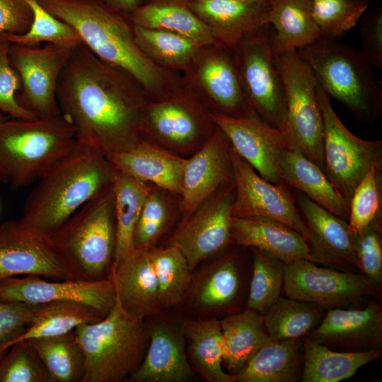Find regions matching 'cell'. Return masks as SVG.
Segmentation results:
<instances>
[{
  "label": "cell",
  "mask_w": 382,
  "mask_h": 382,
  "mask_svg": "<svg viewBox=\"0 0 382 382\" xmlns=\"http://www.w3.org/2000/svg\"><path fill=\"white\" fill-rule=\"evenodd\" d=\"M356 1H361V2H363V3H366V4H369V3L371 1V0H356Z\"/></svg>",
  "instance_id": "57"
},
{
  "label": "cell",
  "mask_w": 382,
  "mask_h": 382,
  "mask_svg": "<svg viewBox=\"0 0 382 382\" xmlns=\"http://www.w3.org/2000/svg\"><path fill=\"white\" fill-rule=\"evenodd\" d=\"M318 94L323 120L324 172L349 204L365 175L373 168L382 171V140L354 135L337 117L319 83Z\"/></svg>",
  "instance_id": "10"
},
{
  "label": "cell",
  "mask_w": 382,
  "mask_h": 382,
  "mask_svg": "<svg viewBox=\"0 0 382 382\" xmlns=\"http://www.w3.org/2000/svg\"><path fill=\"white\" fill-rule=\"evenodd\" d=\"M112 187L115 219L114 264L125 257L134 248V231L150 188L146 183L116 169Z\"/></svg>",
  "instance_id": "36"
},
{
  "label": "cell",
  "mask_w": 382,
  "mask_h": 382,
  "mask_svg": "<svg viewBox=\"0 0 382 382\" xmlns=\"http://www.w3.org/2000/svg\"><path fill=\"white\" fill-rule=\"evenodd\" d=\"M282 181L334 215L348 221L349 204L328 178L325 172L289 145L282 152L279 162Z\"/></svg>",
  "instance_id": "29"
},
{
  "label": "cell",
  "mask_w": 382,
  "mask_h": 382,
  "mask_svg": "<svg viewBox=\"0 0 382 382\" xmlns=\"http://www.w3.org/2000/svg\"><path fill=\"white\" fill-rule=\"evenodd\" d=\"M368 6L356 0H311L313 18L321 36L334 40L353 28Z\"/></svg>",
  "instance_id": "44"
},
{
  "label": "cell",
  "mask_w": 382,
  "mask_h": 382,
  "mask_svg": "<svg viewBox=\"0 0 382 382\" xmlns=\"http://www.w3.org/2000/svg\"><path fill=\"white\" fill-rule=\"evenodd\" d=\"M308 336L338 352H362L381 349V305L370 301L362 308L328 309Z\"/></svg>",
  "instance_id": "20"
},
{
  "label": "cell",
  "mask_w": 382,
  "mask_h": 382,
  "mask_svg": "<svg viewBox=\"0 0 382 382\" xmlns=\"http://www.w3.org/2000/svg\"><path fill=\"white\" fill-rule=\"evenodd\" d=\"M251 249L253 270L246 308L263 315L280 296L284 263L258 249Z\"/></svg>",
  "instance_id": "42"
},
{
  "label": "cell",
  "mask_w": 382,
  "mask_h": 382,
  "mask_svg": "<svg viewBox=\"0 0 382 382\" xmlns=\"http://www.w3.org/2000/svg\"><path fill=\"white\" fill-rule=\"evenodd\" d=\"M296 51L328 97L356 120L371 125L381 117V83L361 50L320 37Z\"/></svg>",
  "instance_id": "6"
},
{
  "label": "cell",
  "mask_w": 382,
  "mask_h": 382,
  "mask_svg": "<svg viewBox=\"0 0 382 382\" xmlns=\"http://www.w3.org/2000/svg\"><path fill=\"white\" fill-rule=\"evenodd\" d=\"M382 216V171L371 168L359 183L349 200L348 224L354 234Z\"/></svg>",
  "instance_id": "46"
},
{
  "label": "cell",
  "mask_w": 382,
  "mask_h": 382,
  "mask_svg": "<svg viewBox=\"0 0 382 382\" xmlns=\"http://www.w3.org/2000/svg\"><path fill=\"white\" fill-rule=\"evenodd\" d=\"M180 328L194 372L207 382H234L233 375L223 369L224 342L219 319L186 320Z\"/></svg>",
  "instance_id": "30"
},
{
  "label": "cell",
  "mask_w": 382,
  "mask_h": 382,
  "mask_svg": "<svg viewBox=\"0 0 382 382\" xmlns=\"http://www.w3.org/2000/svg\"><path fill=\"white\" fill-rule=\"evenodd\" d=\"M39 304L0 300V345L10 343L25 332Z\"/></svg>",
  "instance_id": "50"
},
{
  "label": "cell",
  "mask_w": 382,
  "mask_h": 382,
  "mask_svg": "<svg viewBox=\"0 0 382 382\" xmlns=\"http://www.w3.org/2000/svg\"><path fill=\"white\" fill-rule=\"evenodd\" d=\"M266 23L274 30V52L297 50L322 37L313 18L311 0H271Z\"/></svg>",
  "instance_id": "35"
},
{
  "label": "cell",
  "mask_w": 382,
  "mask_h": 382,
  "mask_svg": "<svg viewBox=\"0 0 382 382\" xmlns=\"http://www.w3.org/2000/svg\"><path fill=\"white\" fill-rule=\"evenodd\" d=\"M10 43L0 37V112L12 118L35 119L17 100L21 89L20 76L9 58Z\"/></svg>",
  "instance_id": "48"
},
{
  "label": "cell",
  "mask_w": 382,
  "mask_h": 382,
  "mask_svg": "<svg viewBox=\"0 0 382 382\" xmlns=\"http://www.w3.org/2000/svg\"><path fill=\"white\" fill-rule=\"evenodd\" d=\"M129 15L134 25L174 32L203 45H218L187 0H145Z\"/></svg>",
  "instance_id": "32"
},
{
  "label": "cell",
  "mask_w": 382,
  "mask_h": 382,
  "mask_svg": "<svg viewBox=\"0 0 382 382\" xmlns=\"http://www.w3.org/2000/svg\"><path fill=\"white\" fill-rule=\"evenodd\" d=\"M231 244L258 249L284 264L303 259L315 262L308 243L299 232L270 218L232 216Z\"/></svg>",
  "instance_id": "26"
},
{
  "label": "cell",
  "mask_w": 382,
  "mask_h": 382,
  "mask_svg": "<svg viewBox=\"0 0 382 382\" xmlns=\"http://www.w3.org/2000/svg\"><path fill=\"white\" fill-rule=\"evenodd\" d=\"M54 17L69 25L81 42L102 60L132 75L151 100L182 88L180 73L152 62L138 46L130 15L101 0H40Z\"/></svg>",
  "instance_id": "2"
},
{
  "label": "cell",
  "mask_w": 382,
  "mask_h": 382,
  "mask_svg": "<svg viewBox=\"0 0 382 382\" xmlns=\"http://www.w3.org/2000/svg\"><path fill=\"white\" fill-rule=\"evenodd\" d=\"M220 320L224 342L223 364L235 375L269 340L263 315L246 308Z\"/></svg>",
  "instance_id": "33"
},
{
  "label": "cell",
  "mask_w": 382,
  "mask_h": 382,
  "mask_svg": "<svg viewBox=\"0 0 382 382\" xmlns=\"http://www.w3.org/2000/svg\"><path fill=\"white\" fill-rule=\"evenodd\" d=\"M150 341L137 369L126 382H185L194 376L180 328L163 320H149Z\"/></svg>",
  "instance_id": "24"
},
{
  "label": "cell",
  "mask_w": 382,
  "mask_h": 382,
  "mask_svg": "<svg viewBox=\"0 0 382 382\" xmlns=\"http://www.w3.org/2000/svg\"><path fill=\"white\" fill-rule=\"evenodd\" d=\"M28 340L52 382H81L85 371V357L74 330Z\"/></svg>",
  "instance_id": "39"
},
{
  "label": "cell",
  "mask_w": 382,
  "mask_h": 382,
  "mask_svg": "<svg viewBox=\"0 0 382 382\" xmlns=\"http://www.w3.org/2000/svg\"><path fill=\"white\" fill-rule=\"evenodd\" d=\"M303 364L302 338L270 340L233 375L234 382H296Z\"/></svg>",
  "instance_id": "31"
},
{
  "label": "cell",
  "mask_w": 382,
  "mask_h": 382,
  "mask_svg": "<svg viewBox=\"0 0 382 382\" xmlns=\"http://www.w3.org/2000/svg\"><path fill=\"white\" fill-rule=\"evenodd\" d=\"M235 197L233 180L222 185L182 220L168 244L183 253L192 272L206 259L231 245V220Z\"/></svg>",
  "instance_id": "14"
},
{
  "label": "cell",
  "mask_w": 382,
  "mask_h": 382,
  "mask_svg": "<svg viewBox=\"0 0 382 382\" xmlns=\"http://www.w3.org/2000/svg\"><path fill=\"white\" fill-rule=\"evenodd\" d=\"M166 204L161 197L149 192L143 204L134 233V247L151 248L164 232L168 221Z\"/></svg>",
  "instance_id": "49"
},
{
  "label": "cell",
  "mask_w": 382,
  "mask_h": 382,
  "mask_svg": "<svg viewBox=\"0 0 382 382\" xmlns=\"http://www.w3.org/2000/svg\"><path fill=\"white\" fill-rule=\"evenodd\" d=\"M241 286V271L236 256L224 254L192 274L183 302H189L207 318H217L233 307Z\"/></svg>",
  "instance_id": "25"
},
{
  "label": "cell",
  "mask_w": 382,
  "mask_h": 382,
  "mask_svg": "<svg viewBox=\"0 0 382 382\" xmlns=\"http://www.w3.org/2000/svg\"><path fill=\"white\" fill-rule=\"evenodd\" d=\"M0 382H52L28 340L13 343L0 359Z\"/></svg>",
  "instance_id": "45"
},
{
  "label": "cell",
  "mask_w": 382,
  "mask_h": 382,
  "mask_svg": "<svg viewBox=\"0 0 382 382\" xmlns=\"http://www.w3.org/2000/svg\"><path fill=\"white\" fill-rule=\"evenodd\" d=\"M274 62L285 95L283 134L289 145L324 171L323 120L318 81L296 50L274 52Z\"/></svg>",
  "instance_id": "8"
},
{
  "label": "cell",
  "mask_w": 382,
  "mask_h": 382,
  "mask_svg": "<svg viewBox=\"0 0 382 382\" xmlns=\"http://www.w3.org/2000/svg\"><path fill=\"white\" fill-rule=\"evenodd\" d=\"M8 347L6 344L0 345V359L7 352Z\"/></svg>",
  "instance_id": "55"
},
{
  "label": "cell",
  "mask_w": 382,
  "mask_h": 382,
  "mask_svg": "<svg viewBox=\"0 0 382 382\" xmlns=\"http://www.w3.org/2000/svg\"><path fill=\"white\" fill-rule=\"evenodd\" d=\"M76 142L74 126L62 113L35 119L6 118L0 124V182L12 190L37 183Z\"/></svg>",
  "instance_id": "4"
},
{
  "label": "cell",
  "mask_w": 382,
  "mask_h": 382,
  "mask_svg": "<svg viewBox=\"0 0 382 382\" xmlns=\"http://www.w3.org/2000/svg\"><path fill=\"white\" fill-rule=\"evenodd\" d=\"M230 156L235 185L232 216L279 221L299 232L309 245L308 227L288 186L262 178L232 147Z\"/></svg>",
  "instance_id": "15"
},
{
  "label": "cell",
  "mask_w": 382,
  "mask_h": 382,
  "mask_svg": "<svg viewBox=\"0 0 382 382\" xmlns=\"http://www.w3.org/2000/svg\"><path fill=\"white\" fill-rule=\"evenodd\" d=\"M56 96L77 139L105 155L127 150L143 137L151 100L146 91L132 75L102 60L82 42L61 71Z\"/></svg>",
  "instance_id": "1"
},
{
  "label": "cell",
  "mask_w": 382,
  "mask_h": 382,
  "mask_svg": "<svg viewBox=\"0 0 382 382\" xmlns=\"http://www.w3.org/2000/svg\"><path fill=\"white\" fill-rule=\"evenodd\" d=\"M33 13L28 32L22 35L4 33L0 37L11 44L37 46L41 42L80 43L81 40L69 25L52 15L40 0H25Z\"/></svg>",
  "instance_id": "43"
},
{
  "label": "cell",
  "mask_w": 382,
  "mask_h": 382,
  "mask_svg": "<svg viewBox=\"0 0 382 382\" xmlns=\"http://www.w3.org/2000/svg\"><path fill=\"white\" fill-rule=\"evenodd\" d=\"M150 248L134 247L112 265L110 279L122 309L136 318L155 317L162 309Z\"/></svg>",
  "instance_id": "23"
},
{
  "label": "cell",
  "mask_w": 382,
  "mask_h": 382,
  "mask_svg": "<svg viewBox=\"0 0 382 382\" xmlns=\"http://www.w3.org/2000/svg\"><path fill=\"white\" fill-rule=\"evenodd\" d=\"M283 290L286 297L314 304L323 311L362 308L377 293L359 272L320 267L305 259L284 264Z\"/></svg>",
  "instance_id": "12"
},
{
  "label": "cell",
  "mask_w": 382,
  "mask_h": 382,
  "mask_svg": "<svg viewBox=\"0 0 382 382\" xmlns=\"http://www.w3.org/2000/svg\"><path fill=\"white\" fill-rule=\"evenodd\" d=\"M183 87L210 113L246 116L250 106L229 50L219 45L202 46L180 72Z\"/></svg>",
  "instance_id": "11"
},
{
  "label": "cell",
  "mask_w": 382,
  "mask_h": 382,
  "mask_svg": "<svg viewBox=\"0 0 382 382\" xmlns=\"http://www.w3.org/2000/svg\"><path fill=\"white\" fill-rule=\"evenodd\" d=\"M50 238L65 280L109 279L115 248L112 183L84 204Z\"/></svg>",
  "instance_id": "5"
},
{
  "label": "cell",
  "mask_w": 382,
  "mask_h": 382,
  "mask_svg": "<svg viewBox=\"0 0 382 382\" xmlns=\"http://www.w3.org/2000/svg\"><path fill=\"white\" fill-rule=\"evenodd\" d=\"M8 117L6 116L4 113L0 112V124L4 122Z\"/></svg>",
  "instance_id": "56"
},
{
  "label": "cell",
  "mask_w": 382,
  "mask_h": 382,
  "mask_svg": "<svg viewBox=\"0 0 382 382\" xmlns=\"http://www.w3.org/2000/svg\"><path fill=\"white\" fill-rule=\"evenodd\" d=\"M115 168L139 181L181 195L187 159L173 155L143 137L131 148L106 154Z\"/></svg>",
  "instance_id": "27"
},
{
  "label": "cell",
  "mask_w": 382,
  "mask_h": 382,
  "mask_svg": "<svg viewBox=\"0 0 382 382\" xmlns=\"http://www.w3.org/2000/svg\"><path fill=\"white\" fill-rule=\"evenodd\" d=\"M103 317L95 308L73 301H55L39 304L25 332L9 345L11 347L20 340L65 334L79 325L98 322Z\"/></svg>",
  "instance_id": "37"
},
{
  "label": "cell",
  "mask_w": 382,
  "mask_h": 382,
  "mask_svg": "<svg viewBox=\"0 0 382 382\" xmlns=\"http://www.w3.org/2000/svg\"><path fill=\"white\" fill-rule=\"evenodd\" d=\"M210 117L228 139L232 149L265 180L284 185L279 175V159L289 144L283 132L255 112L235 117L219 113Z\"/></svg>",
  "instance_id": "16"
},
{
  "label": "cell",
  "mask_w": 382,
  "mask_h": 382,
  "mask_svg": "<svg viewBox=\"0 0 382 382\" xmlns=\"http://www.w3.org/2000/svg\"><path fill=\"white\" fill-rule=\"evenodd\" d=\"M354 245L359 272L379 293L382 285V216L354 234Z\"/></svg>",
  "instance_id": "47"
},
{
  "label": "cell",
  "mask_w": 382,
  "mask_h": 382,
  "mask_svg": "<svg viewBox=\"0 0 382 382\" xmlns=\"http://www.w3.org/2000/svg\"><path fill=\"white\" fill-rule=\"evenodd\" d=\"M115 173L101 150L77 139L74 149L37 182L18 221L30 231L50 238L84 204L112 183Z\"/></svg>",
  "instance_id": "3"
},
{
  "label": "cell",
  "mask_w": 382,
  "mask_h": 382,
  "mask_svg": "<svg viewBox=\"0 0 382 382\" xmlns=\"http://www.w3.org/2000/svg\"><path fill=\"white\" fill-rule=\"evenodd\" d=\"M274 30L265 24L230 50L246 98L255 112L282 132L286 121L283 83L274 62Z\"/></svg>",
  "instance_id": "9"
},
{
  "label": "cell",
  "mask_w": 382,
  "mask_h": 382,
  "mask_svg": "<svg viewBox=\"0 0 382 382\" xmlns=\"http://www.w3.org/2000/svg\"><path fill=\"white\" fill-rule=\"evenodd\" d=\"M74 332L85 357L81 382L126 381L143 361L150 341L149 320L131 316L117 299L100 321Z\"/></svg>",
  "instance_id": "7"
},
{
  "label": "cell",
  "mask_w": 382,
  "mask_h": 382,
  "mask_svg": "<svg viewBox=\"0 0 382 382\" xmlns=\"http://www.w3.org/2000/svg\"><path fill=\"white\" fill-rule=\"evenodd\" d=\"M248 4L269 6L271 0H239Z\"/></svg>",
  "instance_id": "54"
},
{
  "label": "cell",
  "mask_w": 382,
  "mask_h": 382,
  "mask_svg": "<svg viewBox=\"0 0 382 382\" xmlns=\"http://www.w3.org/2000/svg\"><path fill=\"white\" fill-rule=\"evenodd\" d=\"M323 311L314 304L280 296L263 314L270 340L308 335L320 323Z\"/></svg>",
  "instance_id": "40"
},
{
  "label": "cell",
  "mask_w": 382,
  "mask_h": 382,
  "mask_svg": "<svg viewBox=\"0 0 382 382\" xmlns=\"http://www.w3.org/2000/svg\"><path fill=\"white\" fill-rule=\"evenodd\" d=\"M108 5L122 12L130 14L139 6L144 0H101Z\"/></svg>",
  "instance_id": "53"
},
{
  "label": "cell",
  "mask_w": 382,
  "mask_h": 382,
  "mask_svg": "<svg viewBox=\"0 0 382 382\" xmlns=\"http://www.w3.org/2000/svg\"><path fill=\"white\" fill-rule=\"evenodd\" d=\"M231 144L219 128L187 159L183 171L180 210L182 220L190 216L222 185L232 181Z\"/></svg>",
  "instance_id": "22"
},
{
  "label": "cell",
  "mask_w": 382,
  "mask_h": 382,
  "mask_svg": "<svg viewBox=\"0 0 382 382\" xmlns=\"http://www.w3.org/2000/svg\"><path fill=\"white\" fill-rule=\"evenodd\" d=\"M303 364L301 382H339L353 376L364 365L378 359L381 349L362 352L332 350L308 335L302 337Z\"/></svg>",
  "instance_id": "34"
},
{
  "label": "cell",
  "mask_w": 382,
  "mask_h": 382,
  "mask_svg": "<svg viewBox=\"0 0 382 382\" xmlns=\"http://www.w3.org/2000/svg\"><path fill=\"white\" fill-rule=\"evenodd\" d=\"M188 4L216 43L229 50L246 35L267 24L269 6L239 0H190Z\"/></svg>",
  "instance_id": "28"
},
{
  "label": "cell",
  "mask_w": 382,
  "mask_h": 382,
  "mask_svg": "<svg viewBox=\"0 0 382 382\" xmlns=\"http://www.w3.org/2000/svg\"><path fill=\"white\" fill-rule=\"evenodd\" d=\"M293 196L310 233L309 246L315 262L340 271H359L354 234L348 221L299 191Z\"/></svg>",
  "instance_id": "21"
},
{
  "label": "cell",
  "mask_w": 382,
  "mask_h": 382,
  "mask_svg": "<svg viewBox=\"0 0 382 382\" xmlns=\"http://www.w3.org/2000/svg\"><path fill=\"white\" fill-rule=\"evenodd\" d=\"M359 33L363 55L368 62L382 70V8L378 7L361 18Z\"/></svg>",
  "instance_id": "51"
},
{
  "label": "cell",
  "mask_w": 382,
  "mask_h": 382,
  "mask_svg": "<svg viewBox=\"0 0 382 382\" xmlns=\"http://www.w3.org/2000/svg\"><path fill=\"white\" fill-rule=\"evenodd\" d=\"M156 274L162 309L181 303L188 291L192 270L179 248L168 244L166 248H149Z\"/></svg>",
  "instance_id": "41"
},
{
  "label": "cell",
  "mask_w": 382,
  "mask_h": 382,
  "mask_svg": "<svg viewBox=\"0 0 382 382\" xmlns=\"http://www.w3.org/2000/svg\"><path fill=\"white\" fill-rule=\"evenodd\" d=\"M136 42L146 56L158 66L183 71L204 46L180 34L134 25Z\"/></svg>",
  "instance_id": "38"
},
{
  "label": "cell",
  "mask_w": 382,
  "mask_h": 382,
  "mask_svg": "<svg viewBox=\"0 0 382 382\" xmlns=\"http://www.w3.org/2000/svg\"><path fill=\"white\" fill-rule=\"evenodd\" d=\"M78 44L47 42L37 47L10 43L9 58L21 81L17 100L37 117L61 114L56 96L58 79Z\"/></svg>",
  "instance_id": "13"
},
{
  "label": "cell",
  "mask_w": 382,
  "mask_h": 382,
  "mask_svg": "<svg viewBox=\"0 0 382 382\" xmlns=\"http://www.w3.org/2000/svg\"><path fill=\"white\" fill-rule=\"evenodd\" d=\"M187 1H190V0H187Z\"/></svg>",
  "instance_id": "58"
},
{
  "label": "cell",
  "mask_w": 382,
  "mask_h": 382,
  "mask_svg": "<svg viewBox=\"0 0 382 382\" xmlns=\"http://www.w3.org/2000/svg\"><path fill=\"white\" fill-rule=\"evenodd\" d=\"M32 21V10L25 0H0V35L24 34Z\"/></svg>",
  "instance_id": "52"
},
{
  "label": "cell",
  "mask_w": 382,
  "mask_h": 382,
  "mask_svg": "<svg viewBox=\"0 0 382 382\" xmlns=\"http://www.w3.org/2000/svg\"><path fill=\"white\" fill-rule=\"evenodd\" d=\"M41 277L16 276L0 281V300L32 304L73 301L95 308L104 317L115 304V291L110 278L91 282H49Z\"/></svg>",
  "instance_id": "18"
},
{
  "label": "cell",
  "mask_w": 382,
  "mask_h": 382,
  "mask_svg": "<svg viewBox=\"0 0 382 382\" xmlns=\"http://www.w3.org/2000/svg\"><path fill=\"white\" fill-rule=\"evenodd\" d=\"M210 112L183 87L172 96L150 100L143 124V136L151 134L176 146L206 140L216 126Z\"/></svg>",
  "instance_id": "17"
},
{
  "label": "cell",
  "mask_w": 382,
  "mask_h": 382,
  "mask_svg": "<svg viewBox=\"0 0 382 382\" xmlns=\"http://www.w3.org/2000/svg\"><path fill=\"white\" fill-rule=\"evenodd\" d=\"M19 275L66 279L50 238L8 220L0 225V281Z\"/></svg>",
  "instance_id": "19"
}]
</instances>
